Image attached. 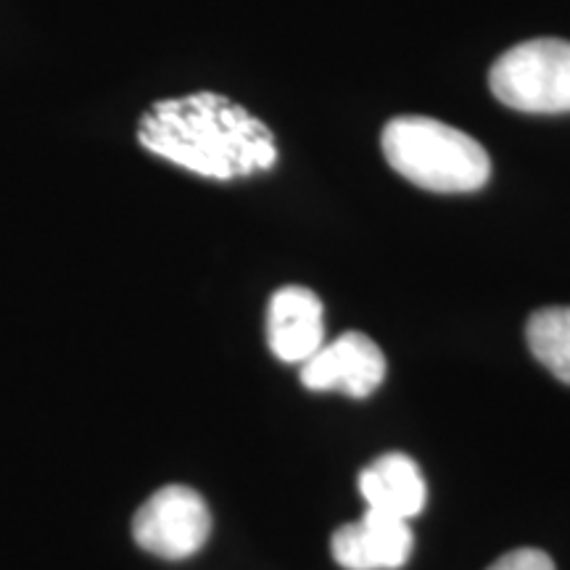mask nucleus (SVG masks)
Returning a JSON list of instances; mask_svg holds the SVG:
<instances>
[{"label": "nucleus", "instance_id": "obj_2", "mask_svg": "<svg viewBox=\"0 0 570 570\" xmlns=\"http://www.w3.org/2000/svg\"><path fill=\"white\" fill-rule=\"evenodd\" d=\"M383 156L399 175L433 194H470L491 177V159L479 140L428 117L391 119Z\"/></svg>", "mask_w": 570, "mask_h": 570}, {"label": "nucleus", "instance_id": "obj_1", "mask_svg": "<svg viewBox=\"0 0 570 570\" xmlns=\"http://www.w3.org/2000/svg\"><path fill=\"white\" fill-rule=\"evenodd\" d=\"M138 140L146 151L212 180L265 173L277 161L265 122L217 92L154 104L142 114Z\"/></svg>", "mask_w": 570, "mask_h": 570}, {"label": "nucleus", "instance_id": "obj_7", "mask_svg": "<svg viewBox=\"0 0 570 570\" xmlns=\"http://www.w3.org/2000/svg\"><path fill=\"white\" fill-rule=\"evenodd\" d=\"M267 344L277 360L304 365L325 344L323 302L304 285L275 291L267 309Z\"/></svg>", "mask_w": 570, "mask_h": 570}, {"label": "nucleus", "instance_id": "obj_5", "mask_svg": "<svg viewBox=\"0 0 570 570\" xmlns=\"http://www.w3.org/2000/svg\"><path fill=\"white\" fill-rule=\"evenodd\" d=\"M386 381V356L365 333H344L327 341L302 365V383L309 391L367 399Z\"/></svg>", "mask_w": 570, "mask_h": 570}, {"label": "nucleus", "instance_id": "obj_8", "mask_svg": "<svg viewBox=\"0 0 570 570\" xmlns=\"http://www.w3.org/2000/svg\"><path fill=\"white\" fill-rule=\"evenodd\" d=\"M360 494L367 502V510L410 523L425 508L428 487L415 460L402 452H391L362 470Z\"/></svg>", "mask_w": 570, "mask_h": 570}, {"label": "nucleus", "instance_id": "obj_4", "mask_svg": "<svg viewBox=\"0 0 570 570\" xmlns=\"http://www.w3.org/2000/svg\"><path fill=\"white\" fill-rule=\"evenodd\" d=\"M212 515L204 497L190 487H164L148 497L132 520V537L146 552L164 560H185L206 544Z\"/></svg>", "mask_w": 570, "mask_h": 570}, {"label": "nucleus", "instance_id": "obj_6", "mask_svg": "<svg viewBox=\"0 0 570 570\" xmlns=\"http://www.w3.org/2000/svg\"><path fill=\"white\" fill-rule=\"evenodd\" d=\"M331 550L346 570H396L412 554V529L407 520L365 510L356 523L333 533Z\"/></svg>", "mask_w": 570, "mask_h": 570}, {"label": "nucleus", "instance_id": "obj_9", "mask_svg": "<svg viewBox=\"0 0 570 570\" xmlns=\"http://www.w3.org/2000/svg\"><path fill=\"white\" fill-rule=\"evenodd\" d=\"M525 338L541 365L570 386V306H547L533 312L525 325Z\"/></svg>", "mask_w": 570, "mask_h": 570}, {"label": "nucleus", "instance_id": "obj_3", "mask_svg": "<svg viewBox=\"0 0 570 570\" xmlns=\"http://www.w3.org/2000/svg\"><path fill=\"white\" fill-rule=\"evenodd\" d=\"M491 92L525 114L570 111V40L537 38L510 48L489 71Z\"/></svg>", "mask_w": 570, "mask_h": 570}, {"label": "nucleus", "instance_id": "obj_10", "mask_svg": "<svg viewBox=\"0 0 570 570\" xmlns=\"http://www.w3.org/2000/svg\"><path fill=\"white\" fill-rule=\"evenodd\" d=\"M489 570H554V562L547 552L523 547V550H512L499 558Z\"/></svg>", "mask_w": 570, "mask_h": 570}]
</instances>
